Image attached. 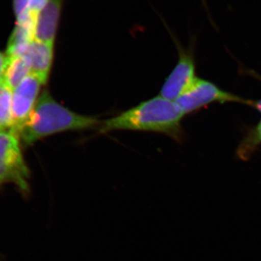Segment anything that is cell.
I'll use <instances>...</instances> for the list:
<instances>
[{"label": "cell", "mask_w": 261, "mask_h": 261, "mask_svg": "<svg viewBox=\"0 0 261 261\" xmlns=\"http://www.w3.org/2000/svg\"><path fill=\"white\" fill-rule=\"evenodd\" d=\"M185 115L174 101L158 96L103 122L100 133L114 130H148L159 132L181 140V120Z\"/></svg>", "instance_id": "6da1fadb"}, {"label": "cell", "mask_w": 261, "mask_h": 261, "mask_svg": "<svg viewBox=\"0 0 261 261\" xmlns=\"http://www.w3.org/2000/svg\"><path fill=\"white\" fill-rule=\"evenodd\" d=\"M98 123L94 117L77 114L62 106L44 90L16 136L24 146H30L48 136L65 130L88 129Z\"/></svg>", "instance_id": "7a4b0ae2"}, {"label": "cell", "mask_w": 261, "mask_h": 261, "mask_svg": "<svg viewBox=\"0 0 261 261\" xmlns=\"http://www.w3.org/2000/svg\"><path fill=\"white\" fill-rule=\"evenodd\" d=\"M174 102L184 115L195 112L214 102H238L250 106L254 104L253 101L226 92L210 81L199 77Z\"/></svg>", "instance_id": "3957f363"}, {"label": "cell", "mask_w": 261, "mask_h": 261, "mask_svg": "<svg viewBox=\"0 0 261 261\" xmlns=\"http://www.w3.org/2000/svg\"><path fill=\"white\" fill-rule=\"evenodd\" d=\"M19 142L14 134L0 132V185L13 184L25 192L28 190L29 171Z\"/></svg>", "instance_id": "277c9868"}, {"label": "cell", "mask_w": 261, "mask_h": 261, "mask_svg": "<svg viewBox=\"0 0 261 261\" xmlns=\"http://www.w3.org/2000/svg\"><path fill=\"white\" fill-rule=\"evenodd\" d=\"M179 59L165 81L160 96L168 100L176 101L192 85L197 76L192 50L186 51L178 45Z\"/></svg>", "instance_id": "5b68a950"}, {"label": "cell", "mask_w": 261, "mask_h": 261, "mask_svg": "<svg viewBox=\"0 0 261 261\" xmlns=\"http://www.w3.org/2000/svg\"><path fill=\"white\" fill-rule=\"evenodd\" d=\"M42 84L37 76L31 73L13 90L12 97L13 127L11 133L16 135L20 127L28 120L37 103Z\"/></svg>", "instance_id": "8992f818"}, {"label": "cell", "mask_w": 261, "mask_h": 261, "mask_svg": "<svg viewBox=\"0 0 261 261\" xmlns=\"http://www.w3.org/2000/svg\"><path fill=\"white\" fill-rule=\"evenodd\" d=\"M65 0H49L38 15L34 28V39L49 44L56 41Z\"/></svg>", "instance_id": "52a82bcc"}, {"label": "cell", "mask_w": 261, "mask_h": 261, "mask_svg": "<svg viewBox=\"0 0 261 261\" xmlns=\"http://www.w3.org/2000/svg\"><path fill=\"white\" fill-rule=\"evenodd\" d=\"M54 44L33 40L23 56L28 61L31 73L35 75L43 84L47 83L53 65Z\"/></svg>", "instance_id": "ba28073f"}, {"label": "cell", "mask_w": 261, "mask_h": 261, "mask_svg": "<svg viewBox=\"0 0 261 261\" xmlns=\"http://www.w3.org/2000/svg\"><path fill=\"white\" fill-rule=\"evenodd\" d=\"M30 74V65L24 57L7 56L3 82L8 88L13 92L19 84Z\"/></svg>", "instance_id": "9c48e42d"}, {"label": "cell", "mask_w": 261, "mask_h": 261, "mask_svg": "<svg viewBox=\"0 0 261 261\" xmlns=\"http://www.w3.org/2000/svg\"><path fill=\"white\" fill-rule=\"evenodd\" d=\"M12 97L13 91L2 82L0 83V132H10L13 129Z\"/></svg>", "instance_id": "30bf717a"}, {"label": "cell", "mask_w": 261, "mask_h": 261, "mask_svg": "<svg viewBox=\"0 0 261 261\" xmlns=\"http://www.w3.org/2000/svg\"><path fill=\"white\" fill-rule=\"evenodd\" d=\"M261 145V118L257 124L247 132L237 149L239 159L247 161Z\"/></svg>", "instance_id": "8fae6325"}, {"label": "cell", "mask_w": 261, "mask_h": 261, "mask_svg": "<svg viewBox=\"0 0 261 261\" xmlns=\"http://www.w3.org/2000/svg\"><path fill=\"white\" fill-rule=\"evenodd\" d=\"M32 0H13V12L16 20L27 15L30 10Z\"/></svg>", "instance_id": "7c38bea8"}, {"label": "cell", "mask_w": 261, "mask_h": 261, "mask_svg": "<svg viewBox=\"0 0 261 261\" xmlns=\"http://www.w3.org/2000/svg\"><path fill=\"white\" fill-rule=\"evenodd\" d=\"M6 55L3 54V53L0 51V83L3 82V73H4L5 63H6Z\"/></svg>", "instance_id": "4fadbf2b"}, {"label": "cell", "mask_w": 261, "mask_h": 261, "mask_svg": "<svg viewBox=\"0 0 261 261\" xmlns=\"http://www.w3.org/2000/svg\"><path fill=\"white\" fill-rule=\"evenodd\" d=\"M253 107L256 108L257 111L261 113V99L256 101V102H254Z\"/></svg>", "instance_id": "5bb4252c"}]
</instances>
